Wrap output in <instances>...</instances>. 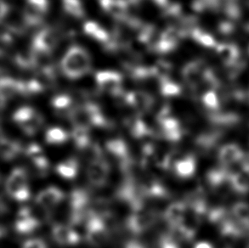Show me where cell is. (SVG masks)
Returning <instances> with one entry per match:
<instances>
[{"instance_id":"cell-1","label":"cell","mask_w":249,"mask_h":248,"mask_svg":"<svg viewBox=\"0 0 249 248\" xmlns=\"http://www.w3.org/2000/svg\"><path fill=\"white\" fill-rule=\"evenodd\" d=\"M61 67L66 77L71 79H78L84 77L90 71V55L81 46H71L62 58Z\"/></svg>"},{"instance_id":"cell-2","label":"cell","mask_w":249,"mask_h":248,"mask_svg":"<svg viewBox=\"0 0 249 248\" xmlns=\"http://www.w3.org/2000/svg\"><path fill=\"white\" fill-rule=\"evenodd\" d=\"M95 83L100 90L115 97H120L124 91V78L121 73L111 70L99 71L95 74Z\"/></svg>"},{"instance_id":"cell-3","label":"cell","mask_w":249,"mask_h":248,"mask_svg":"<svg viewBox=\"0 0 249 248\" xmlns=\"http://www.w3.org/2000/svg\"><path fill=\"white\" fill-rule=\"evenodd\" d=\"M85 237L93 246H101L108 236L107 227L103 218L94 212L91 211L84 224Z\"/></svg>"},{"instance_id":"cell-4","label":"cell","mask_w":249,"mask_h":248,"mask_svg":"<svg viewBox=\"0 0 249 248\" xmlns=\"http://www.w3.org/2000/svg\"><path fill=\"white\" fill-rule=\"evenodd\" d=\"M49 10V0H26L24 20L27 26L35 27L43 22Z\"/></svg>"},{"instance_id":"cell-5","label":"cell","mask_w":249,"mask_h":248,"mask_svg":"<svg viewBox=\"0 0 249 248\" xmlns=\"http://www.w3.org/2000/svg\"><path fill=\"white\" fill-rule=\"evenodd\" d=\"M155 214L145 208L133 211L126 222L127 228L134 234H142L155 222Z\"/></svg>"},{"instance_id":"cell-6","label":"cell","mask_w":249,"mask_h":248,"mask_svg":"<svg viewBox=\"0 0 249 248\" xmlns=\"http://www.w3.org/2000/svg\"><path fill=\"white\" fill-rule=\"evenodd\" d=\"M158 120L162 127L163 135L168 141H178L181 139L183 132L180 124L177 119L168 115V108H164L159 112Z\"/></svg>"},{"instance_id":"cell-7","label":"cell","mask_w":249,"mask_h":248,"mask_svg":"<svg viewBox=\"0 0 249 248\" xmlns=\"http://www.w3.org/2000/svg\"><path fill=\"white\" fill-rule=\"evenodd\" d=\"M102 10L118 21H125L129 18L128 0H99Z\"/></svg>"},{"instance_id":"cell-8","label":"cell","mask_w":249,"mask_h":248,"mask_svg":"<svg viewBox=\"0 0 249 248\" xmlns=\"http://www.w3.org/2000/svg\"><path fill=\"white\" fill-rule=\"evenodd\" d=\"M124 101L129 106L141 113L148 111L154 104V99L152 95L142 90L128 92L124 95Z\"/></svg>"},{"instance_id":"cell-9","label":"cell","mask_w":249,"mask_h":248,"mask_svg":"<svg viewBox=\"0 0 249 248\" xmlns=\"http://www.w3.org/2000/svg\"><path fill=\"white\" fill-rule=\"evenodd\" d=\"M5 187L7 193L15 199L20 191L28 188L27 172L23 168H17L13 169L7 178Z\"/></svg>"},{"instance_id":"cell-10","label":"cell","mask_w":249,"mask_h":248,"mask_svg":"<svg viewBox=\"0 0 249 248\" xmlns=\"http://www.w3.org/2000/svg\"><path fill=\"white\" fill-rule=\"evenodd\" d=\"M39 226V221L33 214L30 208H22L17 215L15 228L21 235H27L34 232Z\"/></svg>"},{"instance_id":"cell-11","label":"cell","mask_w":249,"mask_h":248,"mask_svg":"<svg viewBox=\"0 0 249 248\" xmlns=\"http://www.w3.org/2000/svg\"><path fill=\"white\" fill-rule=\"evenodd\" d=\"M109 175V165L104 159L93 161L88 168V178L91 185L101 187L106 184Z\"/></svg>"},{"instance_id":"cell-12","label":"cell","mask_w":249,"mask_h":248,"mask_svg":"<svg viewBox=\"0 0 249 248\" xmlns=\"http://www.w3.org/2000/svg\"><path fill=\"white\" fill-rule=\"evenodd\" d=\"M2 104L17 94H26L25 81L17 80L13 77H3L0 82Z\"/></svg>"},{"instance_id":"cell-13","label":"cell","mask_w":249,"mask_h":248,"mask_svg":"<svg viewBox=\"0 0 249 248\" xmlns=\"http://www.w3.org/2000/svg\"><path fill=\"white\" fill-rule=\"evenodd\" d=\"M106 148L110 154L118 159L122 168L127 169L130 165L128 145L122 139H113L106 143Z\"/></svg>"},{"instance_id":"cell-14","label":"cell","mask_w":249,"mask_h":248,"mask_svg":"<svg viewBox=\"0 0 249 248\" xmlns=\"http://www.w3.org/2000/svg\"><path fill=\"white\" fill-rule=\"evenodd\" d=\"M64 193L55 186H51L40 191L36 197V203L40 208H53L64 199Z\"/></svg>"},{"instance_id":"cell-15","label":"cell","mask_w":249,"mask_h":248,"mask_svg":"<svg viewBox=\"0 0 249 248\" xmlns=\"http://www.w3.org/2000/svg\"><path fill=\"white\" fill-rule=\"evenodd\" d=\"M85 34L99 44H104L108 50L111 49L112 38L107 31L95 21H87L84 25Z\"/></svg>"},{"instance_id":"cell-16","label":"cell","mask_w":249,"mask_h":248,"mask_svg":"<svg viewBox=\"0 0 249 248\" xmlns=\"http://www.w3.org/2000/svg\"><path fill=\"white\" fill-rule=\"evenodd\" d=\"M52 235L54 241L60 245H75L80 241V235L75 230L67 225H54L52 229Z\"/></svg>"},{"instance_id":"cell-17","label":"cell","mask_w":249,"mask_h":248,"mask_svg":"<svg viewBox=\"0 0 249 248\" xmlns=\"http://www.w3.org/2000/svg\"><path fill=\"white\" fill-rule=\"evenodd\" d=\"M59 40L57 31L52 27H44L34 36L33 43L52 52L59 44Z\"/></svg>"},{"instance_id":"cell-18","label":"cell","mask_w":249,"mask_h":248,"mask_svg":"<svg viewBox=\"0 0 249 248\" xmlns=\"http://www.w3.org/2000/svg\"><path fill=\"white\" fill-rule=\"evenodd\" d=\"M186 210V206L180 201L169 205L164 213V218L169 226L173 229L178 228L185 221Z\"/></svg>"},{"instance_id":"cell-19","label":"cell","mask_w":249,"mask_h":248,"mask_svg":"<svg viewBox=\"0 0 249 248\" xmlns=\"http://www.w3.org/2000/svg\"><path fill=\"white\" fill-rule=\"evenodd\" d=\"M230 183L234 191L240 194L249 191V161L243 165L241 170L230 176Z\"/></svg>"},{"instance_id":"cell-20","label":"cell","mask_w":249,"mask_h":248,"mask_svg":"<svg viewBox=\"0 0 249 248\" xmlns=\"http://www.w3.org/2000/svg\"><path fill=\"white\" fill-rule=\"evenodd\" d=\"M219 161L225 166L238 163L243 158L242 149L235 144H228L224 145L219 153Z\"/></svg>"},{"instance_id":"cell-21","label":"cell","mask_w":249,"mask_h":248,"mask_svg":"<svg viewBox=\"0 0 249 248\" xmlns=\"http://www.w3.org/2000/svg\"><path fill=\"white\" fill-rule=\"evenodd\" d=\"M26 154L30 158L35 168H37L39 171L43 173L47 171L49 168V161L47 158H45L44 151L38 144L36 143L29 144L27 146Z\"/></svg>"},{"instance_id":"cell-22","label":"cell","mask_w":249,"mask_h":248,"mask_svg":"<svg viewBox=\"0 0 249 248\" xmlns=\"http://www.w3.org/2000/svg\"><path fill=\"white\" fill-rule=\"evenodd\" d=\"M196 159L192 155L185 156V158L175 161V170L176 175L180 178H187L195 174Z\"/></svg>"},{"instance_id":"cell-23","label":"cell","mask_w":249,"mask_h":248,"mask_svg":"<svg viewBox=\"0 0 249 248\" xmlns=\"http://www.w3.org/2000/svg\"><path fill=\"white\" fill-rule=\"evenodd\" d=\"M51 106L54 108L55 112L62 116H70L71 111L74 109L73 101L68 94H58L51 100Z\"/></svg>"},{"instance_id":"cell-24","label":"cell","mask_w":249,"mask_h":248,"mask_svg":"<svg viewBox=\"0 0 249 248\" xmlns=\"http://www.w3.org/2000/svg\"><path fill=\"white\" fill-rule=\"evenodd\" d=\"M78 161L74 158H70L56 166L55 170L58 175L68 179H72L78 175Z\"/></svg>"},{"instance_id":"cell-25","label":"cell","mask_w":249,"mask_h":248,"mask_svg":"<svg viewBox=\"0 0 249 248\" xmlns=\"http://www.w3.org/2000/svg\"><path fill=\"white\" fill-rule=\"evenodd\" d=\"M20 144L9 139H1V156L4 161H10L20 154Z\"/></svg>"},{"instance_id":"cell-26","label":"cell","mask_w":249,"mask_h":248,"mask_svg":"<svg viewBox=\"0 0 249 248\" xmlns=\"http://www.w3.org/2000/svg\"><path fill=\"white\" fill-rule=\"evenodd\" d=\"M38 114L39 113L34 108L31 106H22L14 112L12 118L14 122H16L19 126H21L34 120Z\"/></svg>"},{"instance_id":"cell-27","label":"cell","mask_w":249,"mask_h":248,"mask_svg":"<svg viewBox=\"0 0 249 248\" xmlns=\"http://www.w3.org/2000/svg\"><path fill=\"white\" fill-rule=\"evenodd\" d=\"M62 7L65 12L76 19L85 17V10L81 0H62Z\"/></svg>"},{"instance_id":"cell-28","label":"cell","mask_w":249,"mask_h":248,"mask_svg":"<svg viewBox=\"0 0 249 248\" xmlns=\"http://www.w3.org/2000/svg\"><path fill=\"white\" fill-rule=\"evenodd\" d=\"M71 136L76 146L80 150L84 151L91 144L89 128L87 127L74 126V128L71 132Z\"/></svg>"},{"instance_id":"cell-29","label":"cell","mask_w":249,"mask_h":248,"mask_svg":"<svg viewBox=\"0 0 249 248\" xmlns=\"http://www.w3.org/2000/svg\"><path fill=\"white\" fill-rule=\"evenodd\" d=\"M68 140V134L61 127H51L45 134V141L48 144H63Z\"/></svg>"},{"instance_id":"cell-30","label":"cell","mask_w":249,"mask_h":248,"mask_svg":"<svg viewBox=\"0 0 249 248\" xmlns=\"http://www.w3.org/2000/svg\"><path fill=\"white\" fill-rule=\"evenodd\" d=\"M128 127L130 134L136 139H142L151 134V130L145 124V122L140 118H135L130 122Z\"/></svg>"},{"instance_id":"cell-31","label":"cell","mask_w":249,"mask_h":248,"mask_svg":"<svg viewBox=\"0 0 249 248\" xmlns=\"http://www.w3.org/2000/svg\"><path fill=\"white\" fill-rule=\"evenodd\" d=\"M233 214L243 227H249V205L245 202H237L233 206Z\"/></svg>"},{"instance_id":"cell-32","label":"cell","mask_w":249,"mask_h":248,"mask_svg":"<svg viewBox=\"0 0 249 248\" xmlns=\"http://www.w3.org/2000/svg\"><path fill=\"white\" fill-rule=\"evenodd\" d=\"M207 178H208L209 185L212 188L220 187L227 180L230 181V176L227 175L226 172L219 170V169L210 170L207 175Z\"/></svg>"},{"instance_id":"cell-33","label":"cell","mask_w":249,"mask_h":248,"mask_svg":"<svg viewBox=\"0 0 249 248\" xmlns=\"http://www.w3.org/2000/svg\"><path fill=\"white\" fill-rule=\"evenodd\" d=\"M209 221L216 225H219V227L224 225L225 223L229 221L227 218V213L224 208H215L209 213Z\"/></svg>"},{"instance_id":"cell-34","label":"cell","mask_w":249,"mask_h":248,"mask_svg":"<svg viewBox=\"0 0 249 248\" xmlns=\"http://www.w3.org/2000/svg\"><path fill=\"white\" fill-rule=\"evenodd\" d=\"M159 87H160L161 94L166 97L173 96L178 93L177 87L175 86V84H172L167 77L159 80Z\"/></svg>"},{"instance_id":"cell-35","label":"cell","mask_w":249,"mask_h":248,"mask_svg":"<svg viewBox=\"0 0 249 248\" xmlns=\"http://www.w3.org/2000/svg\"><path fill=\"white\" fill-rule=\"evenodd\" d=\"M160 248H180L176 239L170 235H163L159 242Z\"/></svg>"},{"instance_id":"cell-36","label":"cell","mask_w":249,"mask_h":248,"mask_svg":"<svg viewBox=\"0 0 249 248\" xmlns=\"http://www.w3.org/2000/svg\"><path fill=\"white\" fill-rule=\"evenodd\" d=\"M22 248H47V247L40 239H30L25 242Z\"/></svg>"},{"instance_id":"cell-37","label":"cell","mask_w":249,"mask_h":248,"mask_svg":"<svg viewBox=\"0 0 249 248\" xmlns=\"http://www.w3.org/2000/svg\"><path fill=\"white\" fill-rule=\"evenodd\" d=\"M125 248H145V247L142 243L137 242V241H131V242L127 243Z\"/></svg>"},{"instance_id":"cell-38","label":"cell","mask_w":249,"mask_h":248,"mask_svg":"<svg viewBox=\"0 0 249 248\" xmlns=\"http://www.w3.org/2000/svg\"><path fill=\"white\" fill-rule=\"evenodd\" d=\"M194 248H213V247L209 242H199L198 243L196 244Z\"/></svg>"},{"instance_id":"cell-39","label":"cell","mask_w":249,"mask_h":248,"mask_svg":"<svg viewBox=\"0 0 249 248\" xmlns=\"http://www.w3.org/2000/svg\"><path fill=\"white\" fill-rule=\"evenodd\" d=\"M131 1H133V2H135V3H136V2H139V1H142V0H131Z\"/></svg>"},{"instance_id":"cell-40","label":"cell","mask_w":249,"mask_h":248,"mask_svg":"<svg viewBox=\"0 0 249 248\" xmlns=\"http://www.w3.org/2000/svg\"><path fill=\"white\" fill-rule=\"evenodd\" d=\"M249 248V246H248V247H247V248Z\"/></svg>"}]
</instances>
